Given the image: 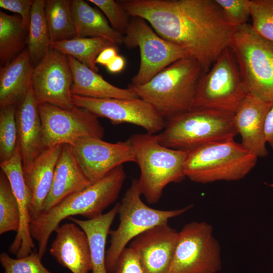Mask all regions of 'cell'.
I'll list each match as a JSON object with an SVG mask.
<instances>
[{
  "label": "cell",
  "instance_id": "1",
  "mask_svg": "<svg viewBox=\"0 0 273 273\" xmlns=\"http://www.w3.org/2000/svg\"><path fill=\"white\" fill-rule=\"evenodd\" d=\"M128 15L145 20L161 37L184 49L207 72L236 28L215 0H121Z\"/></svg>",
  "mask_w": 273,
  "mask_h": 273
},
{
  "label": "cell",
  "instance_id": "2",
  "mask_svg": "<svg viewBox=\"0 0 273 273\" xmlns=\"http://www.w3.org/2000/svg\"><path fill=\"white\" fill-rule=\"evenodd\" d=\"M125 178L123 165L119 166L99 181L67 197L32 220L30 232L37 243L39 255L42 258L51 235L63 220L77 215L89 219L102 214L118 198Z\"/></svg>",
  "mask_w": 273,
  "mask_h": 273
},
{
  "label": "cell",
  "instance_id": "3",
  "mask_svg": "<svg viewBox=\"0 0 273 273\" xmlns=\"http://www.w3.org/2000/svg\"><path fill=\"white\" fill-rule=\"evenodd\" d=\"M203 73L191 57L172 63L141 85L128 88L151 105L165 119L193 108L196 90Z\"/></svg>",
  "mask_w": 273,
  "mask_h": 273
},
{
  "label": "cell",
  "instance_id": "4",
  "mask_svg": "<svg viewBox=\"0 0 273 273\" xmlns=\"http://www.w3.org/2000/svg\"><path fill=\"white\" fill-rule=\"evenodd\" d=\"M127 141L141 171L140 191L149 203H156L167 185L186 177L184 165L187 151L162 145L155 134H134Z\"/></svg>",
  "mask_w": 273,
  "mask_h": 273
},
{
  "label": "cell",
  "instance_id": "5",
  "mask_svg": "<svg viewBox=\"0 0 273 273\" xmlns=\"http://www.w3.org/2000/svg\"><path fill=\"white\" fill-rule=\"evenodd\" d=\"M234 113L201 108L192 109L166 120L158 134L167 148L188 151L202 145L234 139L238 134Z\"/></svg>",
  "mask_w": 273,
  "mask_h": 273
},
{
  "label": "cell",
  "instance_id": "6",
  "mask_svg": "<svg viewBox=\"0 0 273 273\" xmlns=\"http://www.w3.org/2000/svg\"><path fill=\"white\" fill-rule=\"evenodd\" d=\"M257 158L234 139L216 141L188 151L184 172L198 183L235 181L251 171Z\"/></svg>",
  "mask_w": 273,
  "mask_h": 273
},
{
  "label": "cell",
  "instance_id": "7",
  "mask_svg": "<svg viewBox=\"0 0 273 273\" xmlns=\"http://www.w3.org/2000/svg\"><path fill=\"white\" fill-rule=\"evenodd\" d=\"M229 47L233 52L247 94L273 103V41L247 23L236 28Z\"/></svg>",
  "mask_w": 273,
  "mask_h": 273
},
{
  "label": "cell",
  "instance_id": "8",
  "mask_svg": "<svg viewBox=\"0 0 273 273\" xmlns=\"http://www.w3.org/2000/svg\"><path fill=\"white\" fill-rule=\"evenodd\" d=\"M138 179H133L119 203V223L116 230L110 231V245L106 252L108 271L112 273L121 253L127 244L143 232L179 216L192 205L183 208L163 210L152 208L141 199Z\"/></svg>",
  "mask_w": 273,
  "mask_h": 273
},
{
  "label": "cell",
  "instance_id": "9",
  "mask_svg": "<svg viewBox=\"0 0 273 273\" xmlns=\"http://www.w3.org/2000/svg\"><path fill=\"white\" fill-rule=\"evenodd\" d=\"M235 56L226 48L199 80L193 108L234 113L246 95Z\"/></svg>",
  "mask_w": 273,
  "mask_h": 273
},
{
  "label": "cell",
  "instance_id": "10",
  "mask_svg": "<svg viewBox=\"0 0 273 273\" xmlns=\"http://www.w3.org/2000/svg\"><path fill=\"white\" fill-rule=\"evenodd\" d=\"M123 44L128 48L139 47L140 64L130 85H141L172 63L190 57L183 48L160 36L144 19L132 17L124 35Z\"/></svg>",
  "mask_w": 273,
  "mask_h": 273
},
{
  "label": "cell",
  "instance_id": "11",
  "mask_svg": "<svg viewBox=\"0 0 273 273\" xmlns=\"http://www.w3.org/2000/svg\"><path fill=\"white\" fill-rule=\"evenodd\" d=\"M221 267L220 249L206 222L193 221L178 232L169 273H216Z\"/></svg>",
  "mask_w": 273,
  "mask_h": 273
},
{
  "label": "cell",
  "instance_id": "12",
  "mask_svg": "<svg viewBox=\"0 0 273 273\" xmlns=\"http://www.w3.org/2000/svg\"><path fill=\"white\" fill-rule=\"evenodd\" d=\"M42 125L43 150L57 145H73L87 137L103 139L104 128L98 117L74 106L63 109L44 103L38 104Z\"/></svg>",
  "mask_w": 273,
  "mask_h": 273
},
{
  "label": "cell",
  "instance_id": "13",
  "mask_svg": "<svg viewBox=\"0 0 273 273\" xmlns=\"http://www.w3.org/2000/svg\"><path fill=\"white\" fill-rule=\"evenodd\" d=\"M73 104L88 111L98 117L109 119L114 125L130 123L142 127L147 133L161 131L166 120L144 100L121 99H96L72 95Z\"/></svg>",
  "mask_w": 273,
  "mask_h": 273
},
{
  "label": "cell",
  "instance_id": "14",
  "mask_svg": "<svg viewBox=\"0 0 273 273\" xmlns=\"http://www.w3.org/2000/svg\"><path fill=\"white\" fill-rule=\"evenodd\" d=\"M73 81L67 56L50 48L34 67L31 86L38 104L47 103L70 109L75 106L71 92Z\"/></svg>",
  "mask_w": 273,
  "mask_h": 273
},
{
  "label": "cell",
  "instance_id": "15",
  "mask_svg": "<svg viewBox=\"0 0 273 273\" xmlns=\"http://www.w3.org/2000/svg\"><path fill=\"white\" fill-rule=\"evenodd\" d=\"M70 146L80 167L92 184L123 163L134 162L127 140L111 143L101 138L87 137Z\"/></svg>",
  "mask_w": 273,
  "mask_h": 273
},
{
  "label": "cell",
  "instance_id": "16",
  "mask_svg": "<svg viewBox=\"0 0 273 273\" xmlns=\"http://www.w3.org/2000/svg\"><path fill=\"white\" fill-rule=\"evenodd\" d=\"M178 238V232L166 222L136 237L129 247L136 253L145 273H169Z\"/></svg>",
  "mask_w": 273,
  "mask_h": 273
},
{
  "label": "cell",
  "instance_id": "17",
  "mask_svg": "<svg viewBox=\"0 0 273 273\" xmlns=\"http://www.w3.org/2000/svg\"><path fill=\"white\" fill-rule=\"evenodd\" d=\"M0 167L9 181L18 204L20 214L19 228L9 250L11 253L16 255L17 258L25 257L34 251L35 244L30 232L31 219L29 208L31 194L24 178L18 141L13 156L7 160L1 162Z\"/></svg>",
  "mask_w": 273,
  "mask_h": 273
},
{
  "label": "cell",
  "instance_id": "18",
  "mask_svg": "<svg viewBox=\"0 0 273 273\" xmlns=\"http://www.w3.org/2000/svg\"><path fill=\"white\" fill-rule=\"evenodd\" d=\"M247 94L234 112V122L241 144L257 157L267 155L264 125L272 104Z\"/></svg>",
  "mask_w": 273,
  "mask_h": 273
},
{
  "label": "cell",
  "instance_id": "19",
  "mask_svg": "<svg viewBox=\"0 0 273 273\" xmlns=\"http://www.w3.org/2000/svg\"><path fill=\"white\" fill-rule=\"evenodd\" d=\"M50 253L72 273H89L92 262L89 244L85 232L71 222L59 225Z\"/></svg>",
  "mask_w": 273,
  "mask_h": 273
},
{
  "label": "cell",
  "instance_id": "20",
  "mask_svg": "<svg viewBox=\"0 0 273 273\" xmlns=\"http://www.w3.org/2000/svg\"><path fill=\"white\" fill-rule=\"evenodd\" d=\"M38 107L31 86L16 106L15 114L23 171L32 165L43 150L42 125Z\"/></svg>",
  "mask_w": 273,
  "mask_h": 273
},
{
  "label": "cell",
  "instance_id": "21",
  "mask_svg": "<svg viewBox=\"0 0 273 273\" xmlns=\"http://www.w3.org/2000/svg\"><path fill=\"white\" fill-rule=\"evenodd\" d=\"M92 184L77 162L71 146L63 145L55 169L52 187L43 205L42 212Z\"/></svg>",
  "mask_w": 273,
  "mask_h": 273
},
{
  "label": "cell",
  "instance_id": "22",
  "mask_svg": "<svg viewBox=\"0 0 273 273\" xmlns=\"http://www.w3.org/2000/svg\"><path fill=\"white\" fill-rule=\"evenodd\" d=\"M62 146L57 145L43 150L32 165L23 171L25 181L31 194L29 208L31 221L42 213L43 205L52 187Z\"/></svg>",
  "mask_w": 273,
  "mask_h": 273
},
{
  "label": "cell",
  "instance_id": "23",
  "mask_svg": "<svg viewBox=\"0 0 273 273\" xmlns=\"http://www.w3.org/2000/svg\"><path fill=\"white\" fill-rule=\"evenodd\" d=\"M33 69L28 49L1 67L0 108L17 106L23 100L31 87Z\"/></svg>",
  "mask_w": 273,
  "mask_h": 273
},
{
  "label": "cell",
  "instance_id": "24",
  "mask_svg": "<svg viewBox=\"0 0 273 273\" xmlns=\"http://www.w3.org/2000/svg\"><path fill=\"white\" fill-rule=\"evenodd\" d=\"M73 81L71 92L77 95L96 99H135L139 97L128 88L123 89L110 83L74 58L67 56Z\"/></svg>",
  "mask_w": 273,
  "mask_h": 273
},
{
  "label": "cell",
  "instance_id": "25",
  "mask_svg": "<svg viewBox=\"0 0 273 273\" xmlns=\"http://www.w3.org/2000/svg\"><path fill=\"white\" fill-rule=\"evenodd\" d=\"M72 11L76 38L102 37L118 46L123 44L124 35L110 25L103 14L83 0H72Z\"/></svg>",
  "mask_w": 273,
  "mask_h": 273
},
{
  "label": "cell",
  "instance_id": "26",
  "mask_svg": "<svg viewBox=\"0 0 273 273\" xmlns=\"http://www.w3.org/2000/svg\"><path fill=\"white\" fill-rule=\"evenodd\" d=\"M118 209L119 203L108 212L92 219L81 220L73 217L68 218L79 226L87 235L91 254L92 273H109L106 263V240Z\"/></svg>",
  "mask_w": 273,
  "mask_h": 273
},
{
  "label": "cell",
  "instance_id": "27",
  "mask_svg": "<svg viewBox=\"0 0 273 273\" xmlns=\"http://www.w3.org/2000/svg\"><path fill=\"white\" fill-rule=\"evenodd\" d=\"M28 31L20 16L0 11V64L4 66L16 57L27 44Z\"/></svg>",
  "mask_w": 273,
  "mask_h": 273
},
{
  "label": "cell",
  "instance_id": "28",
  "mask_svg": "<svg viewBox=\"0 0 273 273\" xmlns=\"http://www.w3.org/2000/svg\"><path fill=\"white\" fill-rule=\"evenodd\" d=\"M72 0H46L44 13L51 42L76 38Z\"/></svg>",
  "mask_w": 273,
  "mask_h": 273
},
{
  "label": "cell",
  "instance_id": "29",
  "mask_svg": "<svg viewBox=\"0 0 273 273\" xmlns=\"http://www.w3.org/2000/svg\"><path fill=\"white\" fill-rule=\"evenodd\" d=\"M116 46L110 40L102 37L74 38L61 41L51 42L50 48L71 56L98 73L96 59L105 48Z\"/></svg>",
  "mask_w": 273,
  "mask_h": 273
},
{
  "label": "cell",
  "instance_id": "30",
  "mask_svg": "<svg viewBox=\"0 0 273 273\" xmlns=\"http://www.w3.org/2000/svg\"><path fill=\"white\" fill-rule=\"evenodd\" d=\"M44 0H34L27 37L28 50L34 67L50 48L51 40L45 19Z\"/></svg>",
  "mask_w": 273,
  "mask_h": 273
},
{
  "label": "cell",
  "instance_id": "31",
  "mask_svg": "<svg viewBox=\"0 0 273 273\" xmlns=\"http://www.w3.org/2000/svg\"><path fill=\"white\" fill-rule=\"evenodd\" d=\"M20 226L18 204L9 181L3 172H0V234L10 231L17 232Z\"/></svg>",
  "mask_w": 273,
  "mask_h": 273
},
{
  "label": "cell",
  "instance_id": "32",
  "mask_svg": "<svg viewBox=\"0 0 273 273\" xmlns=\"http://www.w3.org/2000/svg\"><path fill=\"white\" fill-rule=\"evenodd\" d=\"M0 109V162H3L13 156L18 140L16 106L11 105Z\"/></svg>",
  "mask_w": 273,
  "mask_h": 273
},
{
  "label": "cell",
  "instance_id": "33",
  "mask_svg": "<svg viewBox=\"0 0 273 273\" xmlns=\"http://www.w3.org/2000/svg\"><path fill=\"white\" fill-rule=\"evenodd\" d=\"M253 28L259 35L273 41V0H250Z\"/></svg>",
  "mask_w": 273,
  "mask_h": 273
},
{
  "label": "cell",
  "instance_id": "34",
  "mask_svg": "<svg viewBox=\"0 0 273 273\" xmlns=\"http://www.w3.org/2000/svg\"><path fill=\"white\" fill-rule=\"evenodd\" d=\"M42 257L37 251H33L28 255L14 258L7 253L0 254V262L4 273H52L41 263Z\"/></svg>",
  "mask_w": 273,
  "mask_h": 273
},
{
  "label": "cell",
  "instance_id": "35",
  "mask_svg": "<svg viewBox=\"0 0 273 273\" xmlns=\"http://www.w3.org/2000/svg\"><path fill=\"white\" fill-rule=\"evenodd\" d=\"M105 15L113 29L124 35L130 24V16L120 3L114 0H88Z\"/></svg>",
  "mask_w": 273,
  "mask_h": 273
},
{
  "label": "cell",
  "instance_id": "36",
  "mask_svg": "<svg viewBox=\"0 0 273 273\" xmlns=\"http://www.w3.org/2000/svg\"><path fill=\"white\" fill-rule=\"evenodd\" d=\"M228 21L237 28L251 18L250 0H215Z\"/></svg>",
  "mask_w": 273,
  "mask_h": 273
},
{
  "label": "cell",
  "instance_id": "37",
  "mask_svg": "<svg viewBox=\"0 0 273 273\" xmlns=\"http://www.w3.org/2000/svg\"><path fill=\"white\" fill-rule=\"evenodd\" d=\"M112 273H145L136 253L126 247L121 253Z\"/></svg>",
  "mask_w": 273,
  "mask_h": 273
},
{
  "label": "cell",
  "instance_id": "38",
  "mask_svg": "<svg viewBox=\"0 0 273 273\" xmlns=\"http://www.w3.org/2000/svg\"><path fill=\"white\" fill-rule=\"evenodd\" d=\"M33 2L31 0H0V7L20 14L24 27L28 31Z\"/></svg>",
  "mask_w": 273,
  "mask_h": 273
},
{
  "label": "cell",
  "instance_id": "39",
  "mask_svg": "<svg viewBox=\"0 0 273 273\" xmlns=\"http://www.w3.org/2000/svg\"><path fill=\"white\" fill-rule=\"evenodd\" d=\"M264 133L266 143L273 149V103L265 118Z\"/></svg>",
  "mask_w": 273,
  "mask_h": 273
},
{
  "label": "cell",
  "instance_id": "40",
  "mask_svg": "<svg viewBox=\"0 0 273 273\" xmlns=\"http://www.w3.org/2000/svg\"><path fill=\"white\" fill-rule=\"evenodd\" d=\"M117 55L118 51L116 46L106 48L97 57L96 63L106 66Z\"/></svg>",
  "mask_w": 273,
  "mask_h": 273
},
{
  "label": "cell",
  "instance_id": "41",
  "mask_svg": "<svg viewBox=\"0 0 273 273\" xmlns=\"http://www.w3.org/2000/svg\"><path fill=\"white\" fill-rule=\"evenodd\" d=\"M125 61L120 55H117L106 67L107 70L112 73L121 72L124 68Z\"/></svg>",
  "mask_w": 273,
  "mask_h": 273
}]
</instances>
